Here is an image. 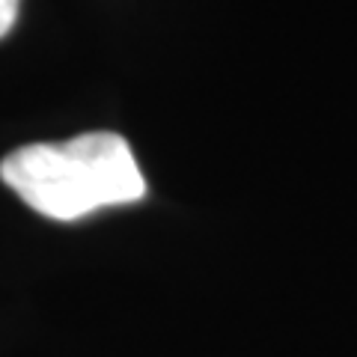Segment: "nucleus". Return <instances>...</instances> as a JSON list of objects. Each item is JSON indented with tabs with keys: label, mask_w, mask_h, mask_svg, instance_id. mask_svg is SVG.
<instances>
[{
	"label": "nucleus",
	"mask_w": 357,
	"mask_h": 357,
	"mask_svg": "<svg viewBox=\"0 0 357 357\" xmlns=\"http://www.w3.org/2000/svg\"><path fill=\"white\" fill-rule=\"evenodd\" d=\"M18 3L21 0H0V39L13 30L15 18H18Z\"/></svg>",
	"instance_id": "nucleus-2"
},
{
	"label": "nucleus",
	"mask_w": 357,
	"mask_h": 357,
	"mask_svg": "<svg viewBox=\"0 0 357 357\" xmlns=\"http://www.w3.org/2000/svg\"><path fill=\"white\" fill-rule=\"evenodd\" d=\"M0 178L51 220H77L107 206L137 203L146 194L128 140L114 131L21 146L0 161Z\"/></svg>",
	"instance_id": "nucleus-1"
}]
</instances>
